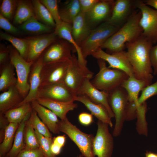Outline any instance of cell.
Segmentation results:
<instances>
[{
    "label": "cell",
    "instance_id": "obj_1",
    "mask_svg": "<svg viewBox=\"0 0 157 157\" xmlns=\"http://www.w3.org/2000/svg\"><path fill=\"white\" fill-rule=\"evenodd\" d=\"M152 43L141 35L135 40L126 44L128 58L138 79L151 83L153 76L150 52Z\"/></svg>",
    "mask_w": 157,
    "mask_h": 157
},
{
    "label": "cell",
    "instance_id": "obj_2",
    "mask_svg": "<svg viewBox=\"0 0 157 157\" xmlns=\"http://www.w3.org/2000/svg\"><path fill=\"white\" fill-rule=\"evenodd\" d=\"M141 17L140 11L132 14L123 26L110 36L100 48L106 49V52L109 54L123 51L127 43L135 40L142 35V30L139 24Z\"/></svg>",
    "mask_w": 157,
    "mask_h": 157
},
{
    "label": "cell",
    "instance_id": "obj_3",
    "mask_svg": "<svg viewBox=\"0 0 157 157\" xmlns=\"http://www.w3.org/2000/svg\"><path fill=\"white\" fill-rule=\"evenodd\" d=\"M99 71L90 82L98 90L109 93L120 86L129 78L124 72L117 69L109 68L104 60L97 59Z\"/></svg>",
    "mask_w": 157,
    "mask_h": 157
},
{
    "label": "cell",
    "instance_id": "obj_4",
    "mask_svg": "<svg viewBox=\"0 0 157 157\" xmlns=\"http://www.w3.org/2000/svg\"><path fill=\"white\" fill-rule=\"evenodd\" d=\"M106 21L92 29L88 37L79 45L84 59L91 54L104 44L119 28Z\"/></svg>",
    "mask_w": 157,
    "mask_h": 157
},
{
    "label": "cell",
    "instance_id": "obj_5",
    "mask_svg": "<svg viewBox=\"0 0 157 157\" xmlns=\"http://www.w3.org/2000/svg\"><path fill=\"white\" fill-rule=\"evenodd\" d=\"M59 131L67 135L79 149L84 157H94L92 145L94 136L92 134L84 133L72 124L67 117L59 120L58 123Z\"/></svg>",
    "mask_w": 157,
    "mask_h": 157
},
{
    "label": "cell",
    "instance_id": "obj_6",
    "mask_svg": "<svg viewBox=\"0 0 157 157\" xmlns=\"http://www.w3.org/2000/svg\"><path fill=\"white\" fill-rule=\"evenodd\" d=\"M108 101L115 119L113 135L116 137L120 135L126 118L129 104L127 93L121 86L119 87L108 93Z\"/></svg>",
    "mask_w": 157,
    "mask_h": 157
},
{
    "label": "cell",
    "instance_id": "obj_7",
    "mask_svg": "<svg viewBox=\"0 0 157 157\" xmlns=\"http://www.w3.org/2000/svg\"><path fill=\"white\" fill-rule=\"evenodd\" d=\"M7 47L9 53L10 61L14 67L17 74L16 86L24 99L29 91L28 80L31 68L34 62L27 61L12 45H8Z\"/></svg>",
    "mask_w": 157,
    "mask_h": 157
},
{
    "label": "cell",
    "instance_id": "obj_8",
    "mask_svg": "<svg viewBox=\"0 0 157 157\" xmlns=\"http://www.w3.org/2000/svg\"><path fill=\"white\" fill-rule=\"evenodd\" d=\"M93 73L86 65L78 61L74 54L69 60V63L64 83L76 96L78 91L87 79H91Z\"/></svg>",
    "mask_w": 157,
    "mask_h": 157
},
{
    "label": "cell",
    "instance_id": "obj_9",
    "mask_svg": "<svg viewBox=\"0 0 157 157\" xmlns=\"http://www.w3.org/2000/svg\"><path fill=\"white\" fill-rule=\"evenodd\" d=\"M97 124V129L92 145L94 155L97 157H111L114 142L109 130V126L99 120Z\"/></svg>",
    "mask_w": 157,
    "mask_h": 157
},
{
    "label": "cell",
    "instance_id": "obj_10",
    "mask_svg": "<svg viewBox=\"0 0 157 157\" xmlns=\"http://www.w3.org/2000/svg\"><path fill=\"white\" fill-rule=\"evenodd\" d=\"M136 6L141 13L139 24L142 30V35L152 44L157 42V10L152 9L142 1H138Z\"/></svg>",
    "mask_w": 157,
    "mask_h": 157
},
{
    "label": "cell",
    "instance_id": "obj_11",
    "mask_svg": "<svg viewBox=\"0 0 157 157\" xmlns=\"http://www.w3.org/2000/svg\"><path fill=\"white\" fill-rule=\"evenodd\" d=\"M75 50L73 46L66 40L57 39L46 49L40 57L43 64L68 60L71 58V52Z\"/></svg>",
    "mask_w": 157,
    "mask_h": 157
},
{
    "label": "cell",
    "instance_id": "obj_12",
    "mask_svg": "<svg viewBox=\"0 0 157 157\" xmlns=\"http://www.w3.org/2000/svg\"><path fill=\"white\" fill-rule=\"evenodd\" d=\"M91 55L96 59H101L109 64V68L121 70L126 73L129 76L134 75L132 65L128 58L126 52L123 51L109 54L99 48Z\"/></svg>",
    "mask_w": 157,
    "mask_h": 157
},
{
    "label": "cell",
    "instance_id": "obj_13",
    "mask_svg": "<svg viewBox=\"0 0 157 157\" xmlns=\"http://www.w3.org/2000/svg\"><path fill=\"white\" fill-rule=\"evenodd\" d=\"M69 60L43 64L41 72V86L64 83Z\"/></svg>",
    "mask_w": 157,
    "mask_h": 157
},
{
    "label": "cell",
    "instance_id": "obj_14",
    "mask_svg": "<svg viewBox=\"0 0 157 157\" xmlns=\"http://www.w3.org/2000/svg\"><path fill=\"white\" fill-rule=\"evenodd\" d=\"M76 96L64 83H61L41 86L38 98L67 102L75 101Z\"/></svg>",
    "mask_w": 157,
    "mask_h": 157
},
{
    "label": "cell",
    "instance_id": "obj_15",
    "mask_svg": "<svg viewBox=\"0 0 157 157\" xmlns=\"http://www.w3.org/2000/svg\"><path fill=\"white\" fill-rule=\"evenodd\" d=\"M58 37L53 32L26 37L29 42V50L26 60L34 62L38 59L43 52Z\"/></svg>",
    "mask_w": 157,
    "mask_h": 157
},
{
    "label": "cell",
    "instance_id": "obj_16",
    "mask_svg": "<svg viewBox=\"0 0 157 157\" xmlns=\"http://www.w3.org/2000/svg\"><path fill=\"white\" fill-rule=\"evenodd\" d=\"M115 1L112 0H99L90 10L85 13L87 22L92 29V27L109 20Z\"/></svg>",
    "mask_w": 157,
    "mask_h": 157
},
{
    "label": "cell",
    "instance_id": "obj_17",
    "mask_svg": "<svg viewBox=\"0 0 157 157\" xmlns=\"http://www.w3.org/2000/svg\"><path fill=\"white\" fill-rule=\"evenodd\" d=\"M90 79H86L77 92V95H85L92 101L103 105L108 111L111 118L114 117L108 101V93L100 91L91 83Z\"/></svg>",
    "mask_w": 157,
    "mask_h": 157
},
{
    "label": "cell",
    "instance_id": "obj_18",
    "mask_svg": "<svg viewBox=\"0 0 157 157\" xmlns=\"http://www.w3.org/2000/svg\"><path fill=\"white\" fill-rule=\"evenodd\" d=\"M43 65L40 57L33 64L29 77L30 89L26 97L18 106L26 103H31L37 100L41 86V72Z\"/></svg>",
    "mask_w": 157,
    "mask_h": 157
},
{
    "label": "cell",
    "instance_id": "obj_19",
    "mask_svg": "<svg viewBox=\"0 0 157 157\" xmlns=\"http://www.w3.org/2000/svg\"><path fill=\"white\" fill-rule=\"evenodd\" d=\"M31 104L32 109L36 112L50 132L54 134H59L60 132L58 127L59 121L58 117L50 110L40 104L36 100Z\"/></svg>",
    "mask_w": 157,
    "mask_h": 157
},
{
    "label": "cell",
    "instance_id": "obj_20",
    "mask_svg": "<svg viewBox=\"0 0 157 157\" xmlns=\"http://www.w3.org/2000/svg\"><path fill=\"white\" fill-rule=\"evenodd\" d=\"M75 101H79L84 104L98 120L108 124L111 127H113L111 118L107 110L103 105L94 102L85 95H77Z\"/></svg>",
    "mask_w": 157,
    "mask_h": 157
},
{
    "label": "cell",
    "instance_id": "obj_21",
    "mask_svg": "<svg viewBox=\"0 0 157 157\" xmlns=\"http://www.w3.org/2000/svg\"><path fill=\"white\" fill-rule=\"evenodd\" d=\"M36 100L40 104L52 111L60 120L67 118V113L77 107V104L74 101L63 102L44 98H38Z\"/></svg>",
    "mask_w": 157,
    "mask_h": 157
},
{
    "label": "cell",
    "instance_id": "obj_22",
    "mask_svg": "<svg viewBox=\"0 0 157 157\" xmlns=\"http://www.w3.org/2000/svg\"><path fill=\"white\" fill-rule=\"evenodd\" d=\"M132 6L130 0H117L115 1L112 13L107 21L114 25L119 26L129 18Z\"/></svg>",
    "mask_w": 157,
    "mask_h": 157
},
{
    "label": "cell",
    "instance_id": "obj_23",
    "mask_svg": "<svg viewBox=\"0 0 157 157\" xmlns=\"http://www.w3.org/2000/svg\"><path fill=\"white\" fill-rule=\"evenodd\" d=\"M24 99L16 86L10 87L0 94V114L17 107Z\"/></svg>",
    "mask_w": 157,
    "mask_h": 157
},
{
    "label": "cell",
    "instance_id": "obj_24",
    "mask_svg": "<svg viewBox=\"0 0 157 157\" xmlns=\"http://www.w3.org/2000/svg\"><path fill=\"white\" fill-rule=\"evenodd\" d=\"M92 30L87 22L85 13L81 11L74 19L72 24V36L79 46L88 37Z\"/></svg>",
    "mask_w": 157,
    "mask_h": 157
},
{
    "label": "cell",
    "instance_id": "obj_25",
    "mask_svg": "<svg viewBox=\"0 0 157 157\" xmlns=\"http://www.w3.org/2000/svg\"><path fill=\"white\" fill-rule=\"evenodd\" d=\"M54 32L58 38L64 39L71 44L75 51L77 53L78 61L81 63L86 65L87 61L83 57L80 48L72 36V25L62 21L60 23L56 25Z\"/></svg>",
    "mask_w": 157,
    "mask_h": 157
},
{
    "label": "cell",
    "instance_id": "obj_26",
    "mask_svg": "<svg viewBox=\"0 0 157 157\" xmlns=\"http://www.w3.org/2000/svg\"><path fill=\"white\" fill-rule=\"evenodd\" d=\"M150 84L148 82L138 79L133 76H129L121 86L127 92L129 101L135 103L136 107L140 92Z\"/></svg>",
    "mask_w": 157,
    "mask_h": 157
},
{
    "label": "cell",
    "instance_id": "obj_27",
    "mask_svg": "<svg viewBox=\"0 0 157 157\" xmlns=\"http://www.w3.org/2000/svg\"><path fill=\"white\" fill-rule=\"evenodd\" d=\"M35 16L32 1L18 0L15 13L13 20L14 25H20Z\"/></svg>",
    "mask_w": 157,
    "mask_h": 157
},
{
    "label": "cell",
    "instance_id": "obj_28",
    "mask_svg": "<svg viewBox=\"0 0 157 157\" xmlns=\"http://www.w3.org/2000/svg\"><path fill=\"white\" fill-rule=\"evenodd\" d=\"M52 28L39 22L35 16H33L19 25L21 31L31 34L40 35L52 33Z\"/></svg>",
    "mask_w": 157,
    "mask_h": 157
},
{
    "label": "cell",
    "instance_id": "obj_29",
    "mask_svg": "<svg viewBox=\"0 0 157 157\" xmlns=\"http://www.w3.org/2000/svg\"><path fill=\"white\" fill-rule=\"evenodd\" d=\"M31 113L27 115L19 124L15 133L12 147L6 157H16L19 153L24 149V129Z\"/></svg>",
    "mask_w": 157,
    "mask_h": 157
},
{
    "label": "cell",
    "instance_id": "obj_30",
    "mask_svg": "<svg viewBox=\"0 0 157 157\" xmlns=\"http://www.w3.org/2000/svg\"><path fill=\"white\" fill-rule=\"evenodd\" d=\"M2 65L0 75V91L3 92L16 86L17 78L15 76L14 67L10 61Z\"/></svg>",
    "mask_w": 157,
    "mask_h": 157
},
{
    "label": "cell",
    "instance_id": "obj_31",
    "mask_svg": "<svg viewBox=\"0 0 157 157\" xmlns=\"http://www.w3.org/2000/svg\"><path fill=\"white\" fill-rule=\"evenodd\" d=\"M59 12L62 21L72 25L74 19L81 12L79 0L66 1Z\"/></svg>",
    "mask_w": 157,
    "mask_h": 157
},
{
    "label": "cell",
    "instance_id": "obj_32",
    "mask_svg": "<svg viewBox=\"0 0 157 157\" xmlns=\"http://www.w3.org/2000/svg\"><path fill=\"white\" fill-rule=\"evenodd\" d=\"M1 40L7 41L17 51L21 56L26 60L29 50V42L26 38H18L7 33L1 31Z\"/></svg>",
    "mask_w": 157,
    "mask_h": 157
},
{
    "label": "cell",
    "instance_id": "obj_33",
    "mask_svg": "<svg viewBox=\"0 0 157 157\" xmlns=\"http://www.w3.org/2000/svg\"><path fill=\"white\" fill-rule=\"evenodd\" d=\"M19 124L10 123L6 127L3 140L0 144V157H6L12 148L15 133Z\"/></svg>",
    "mask_w": 157,
    "mask_h": 157
},
{
    "label": "cell",
    "instance_id": "obj_34",
    "mask_svg": "<svg viewBox=\"0 0 157 157\" xmlns=\"http://www.w3.org/2000/svg\"><path fill=\"white\" fill-rule=\"evenodd\" d=\"M35 16L42 24L52 28L56 26V23L51 15L40 0H33Z\"/></svg>",
    "mask_w": 157,
    "mask_h": 157
},
{
    "label": "cell",
    "instance_id": "obj_35",
    "mask_svg": "<svg viewBox=\"0 0 157 157\" xmlns=\"http://www.w3.org/2000/svg\"><path fill=\"white\" fill-rule=\"evenodd\" d=\"M32 110L31 103H26L8 111L4 115L9 123L19 124Z\"/></svg>",
    "mask_w": 157,
    "mask_h": 157
},
{
    "label": "cell",
    "instance_id": "obj_36",
    "mask_svg": "<svg viewBox=\"0 0 157 157\" xmlns=\"http://www.w3.org/2000/svg\"><path fill=\"white\" fill-rule=\"evenodd\" d=\"M27 121L35 130L42 135L47 138H53L52 134L47 127L33 109Z\"/></svg>",
    "mask_w": 157,
    "mask_h": 157
},
{
    "label": "cell",
    "instance_id": "obj_37",
    "mask_svg": "<svg viewBox=\"0 0 157 157\" xmlns=\"http://www.w3.org/2000/svg\"><path fill=\"white\" fill-rule=\"evenodd\" d=\"M27 120L24 129V136L25 145L24 149H28L39 148L38 141L35 135V130Z\"/></svg>",
    "mask_w": 157,
    "mask_h": 157
},
{
    "label": "cell",
    "instance_id": "obj_38",
    "mask_svg": "<svg viewBox=\"0 0 157 157\" xmlns=\"http://www.w3.org/2000/svg\"><path fill=\"white\" fill-rule=\"evenodd\" d=\"M18 0H3L0 6V13L10 22L13 20L16 11Z\"/></svg>",
    "mask_w": 157,
    "mask_h": 157
},
{
    "label": "cell",
    "instance_id": "obj_39",
    "mask_svg": "<svg viewBox=\"0 0 157 157\" xmlns=\"http://www.w3.org/2000/svg\"><path fill=\"white\" fill-rule=\"evenodd\" d=\"M35 133L38 141L39 148L45 157H56L52 152L51 145L53 143V138L46 137L35 130Z\"/></svg>",
    "mask_w": 157,
    "mask_h": 157
},
{
    "label": "cell",
    "instance_id": "obj_40",
    "mask_svg": "<svg viewBox=\"0 0 157 157\" xmlns=\"http://www.w3.org/2000/svg\"><path fill=\"white\" fill-rule=\"evenodd\" d=\"M40 1L50 12L56 25L60 23L62 21L60 15L58 1L57 0H40Z\"/></svg>",
    "mask_w": 157,
    "mask_h": 157
},
{
    "label": "cell",
    "instance_id": "obj_41",
    "mask_svg": "<svg viewBox=\"0 0 157 157\" xmlns=\"http://www.w3.org/2000/svg\"><path fill=\"white\" fill-rule=\"evenodd\" d=\"M157 95V81L154 83L144 88L142 90L141 94L138 98L136 108L145 102L148 99Z\"/></svg>",
    "mask_w": 157,
    "mask_h": 157
},
{
    "label": "cell",
    "instance_id": "obj_42",
    "mask_svg": "<svg viewBox=\"0 0 157 157\" xmlns=\"http://www.w3.org/2000/svg\"><path fill=\"white\" fill-rule=\"evenodd\" d=\"M0 27L8 33L11 35H18L22 31L13 24L10 21L0 14Z\"/></svg>",
    "mask_w": 157,
    "mask_h": 157
},
{
    "label": "cell",
    "instance_id": "obj_43",
    "mask_svg": "<svg viewBox=\"0 0 157 157\" xmlns=\"http://www.w3.org/2000/svg\"><path fill=\"white\" fill-rule=\"evenodd\" d=\"M16 157H45L39 148L32 149H24Z\"/></svg>",
    "mask_w": 157,
    "mask_h": 157
},
{
    "label": "cell",
    "instance_id": "obj_44",
    "mask_svg": "<svg viewBox=\"0 0 157 157\" xmlns=\"http://www.w3.org/2000/svg\"><path fill=\"white\" fill-rule=\"evenodd\" d=\"M99 0H79L81 11L86 13L90 10Z\"/></svg>",
    "mask_w": 157,
    "mask_h": 157
},
{
    "label": "cell",
    "instance_id": "obj_45",
    "mask_svg": "<svg viewBox=\"0 0 157 157\" xmlns=\"http://www.w3.org/2000/svg\"><path fill=\"white\" fill-rule=\"evenodd\" d=\"M150 59L151 66L154 69L153 73L157 74V44L152 47L150 52Z\"/></svg>",
    "mask_w": 157,
    "mask_h": 157
},
{
    "label": "cell",
    "instance_id": "obj_46",
    "mask_svg": "<svg viewBox=\"0 0 157 157\" xmlns=\"http://www.w3.org/2000/svg\"><path fill=\"white\" fill-rule=\"evenodd\" d=\"M93 115L86 112L80 113L78 116V120L82 125L88 126L90 125L93 122Z\"/></svg>",
    "mask_w": 157,
    "mask_h": 157
},
{
    "label": "cell",
    "instance_id": "obj_47",
    "mask_svg": "<svg viewBox=\"0 0 157 157\" xmlns=\"http://www.w3.org/2000/svg\"><path fill=\"white\" fill-rule=\"evenodd\" d=\"M10 59V54L7 47L6 48L4 45L0 44V64L2 65L8 62Z\"/></svg>",
    "mask_w": 157,
    "mask_h": 157
},
{
    "label": "cell",
    "instance_id": "obj_48",
    "mask_svg": "<svg viewBox=\"0 0 157 157\" xmlns=\"http://www.w3.org/2000/svg\"><path fill=\"white\" fill-rule=\"evenodd\" d=\"M10 123L5 117L4 114H0V142H2L4 137L5 129Z\"/></svg>",
    "mask_w": 157,
    "mask_h": 157
},
{
    "label": "cell",
    "instance_id": "obj_49",
    "mask_svg": "<svg viewBox=\"0 0 157 157\" xmlns=\"http://www.w3.org/2000/svg\"><path fill=\"white\" fill-rule=\"evenodd\" d=\"M53 142L62 148L65 145L66 137L65 135H58L53 138Z\"/></svg>",
    "mask_w": 157,
    "mask_h": 157
},
{
    "label": "cell",
    "instance_id": "obj_50",
    "mask_svg": "<svg viewBox=\"0 0 157 157\" xmlns=\"http://www.w3.org/2000/svg\"><path fill=\"white\" fill-rule=\"evenodd\" d=\"M62 148L59 145L53 142L51 145V150L52 153L56 156L60 153Z\"/></svg>",
    "mask_w": 157,
    "mask_h": 157
},
{
    "label": "cell",
    "instance_id": "obj_51",
    "mask_svg": "<svg viewBox=\"0 0 157 157\" xmlns=\"http://www.w3.org/2000/svg\"><path fill=\"white\" fill-rule=\"evenodd\" d=\"M144 2L146 5L153 7L157 10V0H147Z\"/></svg>",
    "mask_w": 157,
    "mask_h": 157
},
{
    "label": "cell",
    "instance_id": "obj_52",
    "mask_svg": "<svg viewBox=\"0 0 157 157\" xmlns=\"http://www.w3.org/2000/svg\"><path fill=\"white\" fill-rule=\"evenodd\" d=\"M146 157H157V154H156L153 153L149 152L146 154Z\"/></svg>",
    "mask_w": 157,
    "mask_h": 157
},
{
    "label": "cell",
    "instance_id": "obj_53",
    "mask_svg": "<svg viewBox=\"0 0 157 157\" xmlns=\"http://www.w3.org/2000/svg\"><path fill=\"white\" fill-rule=\"evenodd\" d=\"M77 157H83V156L81 155H80L78 156Z\"/></svg>",
    "mask_w": 157,
    "mask_h": 157
},
{
    "label": "cell",
    "instance_id": "obj_54",
    "mask_svg": "<svg viewBox=\"0 0 157 157\" xmlns=\"http://www.w3.org/2000/svg\"></svg>",
    "mask_w": 157,
    "mask_h": 157
}]
</instances>
